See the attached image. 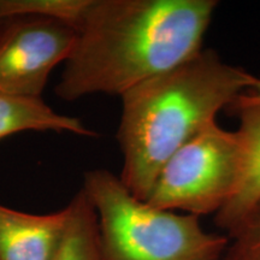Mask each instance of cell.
Here are the masks:
<instances>
[{
    "label": "cell",
    "instance_id": "4",
    "mask_svg": "<svg viewBox=\"0 0 260 260\" xmlns=\"http://www.w3.org/2000/svg\"><path fill=\"white\" fill-rule=\"evenodd\" d=\"M242 167L240 133L214 121L165 162L146 203L198 217L217 213L235 194Z\"/></svg>",
    "mask_w": 260,
    "mask_h": 260
},
{
    "label": "cell",
    "instance_id": "3",
    "mask_svg": "<svg viewBox=\"0 0 260 260\" xmlns=\"http://www.w3.org/2000/svg\"><path fill=\"white\" fill-rule=\"evenodd\" d=\"M82 189L95 209L106 260H220L229 237L209 233L199 217L139 200L106 169L86 171Z\"/></svg>",
    "mask_w": 260,
    "mask_h": 260
},
{
    "label": "cell",
    "instance_id": "6",
    "mask_svg": "<svg viewBox=\"0 0 260 260\" xmlns=\"http://www.w3.org/2000/svg\"><path fill=\"white\" fill-rule=\"evenodd\" d=\"M69 206L34 214L0 204V260H54L63 242Z\"/></svg>",
    "mask_w": 260,
    "mask_h": 260
},
{
    "label": "cell",
    "instance_id": "5",
    "mask_svg": "<svg viewBox=\"0 0 260 260\" xmlns=\"http://www.w3.org/2000/svg\"><path fill=\"white\" fill-rule=\"evenodd\" d=\"M77 29L42 17H12L0 34V92L41 98L52 70L73 53Z\"/></svg>",
    "mask_w": 260,
    "mask_h": 260
},
{
    "label": "cell",
    "instance_id": "2",
    "mask_svg": "<svg viewBox=\"0 0 260 260\" xmlns=\"http://www.w3.org/2000/svg\"><path fill=\"white\" fill-rule=\"evenodd\" d=\"M254 79L214 51L201 50L123 93L117 139L123 154L118 177L126 189L147 201L165 162L251 88Z\"/></svg>",
    "mask_w": 260,
    "mask_h": 260
},
{
    "label": "cell",
    "instance_id": "7",
    "mask_svg": "<svg viewBox=\"0 0 260 260\" xmlns=\"http://www.w3.org/2000/svg\"><path fill=\"white\" fill-rule=\"evenodd\" d=\"M226 110L240 119L237 132L243 144V167L235 194L214 219L232 235L260 203V100L243 93Z\"/></svg>",
    "mask_w": 260,
    "mask_h": 260
},
{
    "label": "cell",
    "instance_id": "12",
    "mask_svg": "<svg viewBox=\"0 0 260 260\" xmlns=\"http://www.w3.org/2000/svg\"><path fill=\"white\" fill-rule=\"evenodd\" d=\"M247 94L251 95L252 98H254V99L260 100V79L255 77L254 81L252 82L251 88L247 90Z\"/></svg>",
    "mask_w": 260,
    "mask_h": 260
},
{
    "label": "cell",
    "instance_id": "9",
    "mask_svg": "<svg viewBox=\"0 0 260 260\" xmlns=\"http://www.w3.org/2000/svg\"><path fill=\"white\" fill-rule=\"evenodd\" d=\"M68 206L69 223L54 260H106L95 209L82 188Z\"/></svg>",
    "mask_w": 260,
    "mask_h": 260
},
{
    "label": "cell",
    "instance_id": "1",
    "mask_svg": "<svg viewBox=\"0 0 260 260\" xmlns=\"http://www.w3.org/2000/svg\"><path fill=\"white\" fill-rule=\"evenodd\" d=\"M214 0H92L73 53L54 88L75 102L92 94L121 96L203 50Z\"/></svg>",
    "mask_w": 260,
    "mask_h": 260
},
{
    "label": "cell",
    "instance_id": "11",
    "mask_svg": "<svg viewBox=\"0 0 260 260\" xmlns=\"http://www.w3.org/2000/svg\"><path fill=\"white\" fill-rule=\"evenodd\" d=\"M229 237L225 260H260V203Z\"/></svg>",
    "mask_w": 260,
    "mask_h": 260
},
{
    "label": "cell",
    "instance_id": "13",
    "mask_svg": "<svg viewBox=\"0 0 260 260\" xmlns=\"http://www.w3.org/2000/svg\"><path fill=\"white\" fill-rule=\"evenodd\" d=\"M5 21H6V19H2V18H0V34H2L3 28H4V25H5Z\"/></svg>",
    "mask_w": 260,
    "mask_h": 260
},
{
    "label": "cell",
    "instance_id": "10",
    "mask_svg": "<svg viewBox=\"0 0 260 260\" xmlns=\"http://www.w3.org/2000/svg\"><path fill=\"white\" fill-rule=\"evenodd\" d=\"M92 0H0V18L42 17L79 28Z\"/></svg>",
    "mask_w": 260,
    "mask_h": 260
},
{
    "label": "cell",
    "instance_id": "8",
    "mask_svg": "<svg viewBox=\"0 0 260 260\" xmlns=\"http://www.w3.org/2000/svg\"><path fill=\"white\" fill-rule=\"evenodd\" d=\"M23 132H57L95 138L80 118L58 113L41 98L10 95L0 92V140Z\"/></svg>",
    "mask_w": 260,
    "mask_h": 260
}]
</instances>
